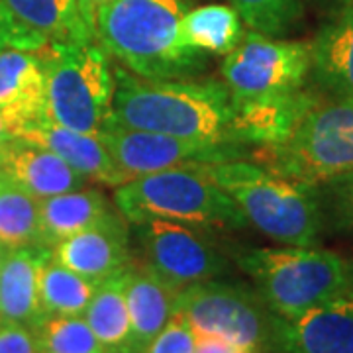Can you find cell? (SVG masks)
I'll return each instance as SVG.
<instances>
[{
    "label": "cell",
    "instance_id": "6da1fadb",
    "mask_svg": "<svg viewBox=\"0 0 353 353\" xmlns=\"http://www.w3.org/2000/svg\"><path fill=\"white\" fill-rule=\"evenodd\" d=\"M114 81L112 112L106 124L208 143H240L224 83L153 81L124 67L114 69Z\"/></svg>",
    "mask_w": 353,
    "mask_h": 353
},
{
    "label": "cell",
    "instance_id": "7a4b0ae2",
    "mask_svg": "<svg viewBox=\"0 0 353 353\" xmlns=\"http://www.w3.org/2000/svg\"><path fill=\"white\" fill-rule=\"evenodd\" d=\"M185 0H112L94 12L97 43L134 75L183 81L204 69V55L187 48L179 26Z\"/></svg>",
    "mask_w": 353,
    "mask_h": 353
},
{
    "label": "cell",
    "instance_id": "3957f363",
    "mask_svg": "<svg viewBox=\"0 0 353 353\" xmlns=\"http://www.w3.org/2000/svg\"><path fill=\"white\" fill-rule=\"evenodd\" d=\"M216 185L248 224L283 245H316L324 228L318 187L277 175L245 159L208 165Z\"/></svg>",
    "mask_w": 353,
    "mask_h": 353
},
{
    "label": "cell",
    "instance_id": "277c9868",
    "mask_svg": "<svg viewBox=\"0 0 353 353\" xmlns=\"http://www.w3.org/2000/svg\"><path fill=\"white\" fill-rule=\"evenodd\" d=\"M114 202L130 224L167 220L201 230L248 226L236 202L216 185L208 163L173 167L130 179L116 187Z\"/></svg>",
    "mask_w": 353,
    "mask_h": 353
},
{
    "label": "cell",
    "instance_id": "5b68a950",
    "mask_svg": "<svg viewBox=\"0 0 353 353\" xmlns=\"http://www.w3.org/2000/svg\"><path fill=\"white\" fill-rule=\"evenodd\" d=\"M265 304L283 320L353 290L350 265L338 253L314 245L250 248L234 255Z\"/></svg>",
    "mask_w": 353,
    "mask_h": 353
},
{
    "label": "cell",
    "instance_id": "8992f818",
    "mask_svg": "<svg viewBox=\"0 0 353 353\" xmlns=\"http://www.w3.org/2000/svg\"><path fill=\"white\" fill-rule=\"evenodd\" d=\"M175 310L196 338H222L250 353H281L285 320L265 304L255 287L210 279L181 290Z\"/></svg>",
    "mask_w": 353,
    "mask_h": 353
},
{
    "label": "cell",
    "instance_id": "52a82bcc",
    "mask_svg": "<svg viewBox=\"0 0 353 353\" xmlns=\"http://www.w3.org/2000/svg\"><path fill=\"white\" fill-rule=\"evenodd\" d=\"M48 116L59 126L99 134L112 112L114 69L92 43H48Z\"/></svg>",
    "mask_w": 353,
    "mask_h": 353
},
{
    "label": "cell",
    "instance_id": "ba28073f",
    "mask_svg": "<svg viewBox=\"0 0 353 353\" xmlns=\"http://www.w3.org/2000/svg\"><path fill=\"white\" fill-rule=\"evenodd\" d=\"M250 157L265 169L320 185L353 169V101H320L285 143L255 148Z\"/></svg>",
    "mask_w": 353,
    "mask_h": 353
},
{
    "label": "cell",
    "instance_id": "9c48e42d",
    "mask_svg": "<svg viewBox=\"0 0 353 353\" xmlns=\"http://www.w3.org/2000/svg\"><path fill=\"white\" fill-rule=\"evenodd\" d=\"M220 75L234 104L296 92L310 77V43L252 30L228 53Z\"/></svg>",
    "mask_w": 353,
    "mask_h": 353
},
{
    "label": "cell",
    "instance_id": "30bf717a",
    "mask_svg": "<svg viewBox=\"0 0 353 353\" xmlns=\"http://www.w3.org/2000/svg\"><path fill=\"white\" fill-rule=\"evenodd\" d=\"M134 234L141 263L176 292L222 277L228 271L224 253L202 234L201 228L143 220L134 224Z\"/></svg>",
    "mask_w": 353,
    "mask_h": 353
},
{
    "label": "cell",
    "instance_id": "8fae6325",
    "mask_svg": "<svg viewBox=\"0 0 353 353\" xmlns=\"http://www.w3.org/2000/svg\"><path fill=\"white\" fill-rule=\"evenodd\" d=\"M99 136L128 181L173 167L245 159L252 153L250 148L240 143L194 141L157 132L130 130L116 124H104Z\"/></svg>",
    "mask_w": 353,
    "mask_h": 353
},
{
    "label": "cell",
    "instance_id": "7c38bea8",
    "mask_svg": "<svg viewBox=\"0 0 353 353\" xmlns=\"http://www.w3.org/2000/svg\"><path fill=\"white\" fill-rule=\"evenodd\" d=\"M51 255L71 271L101 285L132 263L128 220L112 208L94 224L51 248Z\"/></svg>",
    "mask_w": 353,
    "mask_h": 353
},
{
    "label": "cell",
    "instance_id": "4fadbf2b",
    "mask_svg": "<svg viewBox=\"0 0 353 353\" xmlns=\"http://www.w3.org/2000/svg\"><path fill=\"white\" fill-rule=\"evenodd\" d=\"M0 112L12 130V136L50 118L43 50L8 48L0 53Z\"/></svg>",
    "mask_w": 353,
    "mask_h": 353
},
{
    "label": "cell",
    "instance_id": "5bb4252c",
    "mask_svg": "<svg viewBox=\"0 0 353 353\" xmlns=\"http://www.w3.org/2000/svg\"><path fill=\"white\" fill-rule=\"evenodd\" d=\"M318 102L320 94L308 87L271 99L232 102L236 136L248 148L281 145Z\"/></svg>",
    "mask_w": 353,
    "mask_h": 353
},
{
    "label": "cell",
    "instance_id": "9a60e30c",
    "mask_svg": "<svg viewBox=\"0 0 353 353\" xmlns=\"http://www.w3.org/2000/svg\"><path fill=\"white\" fill-rule=\"evenodd\" d=\"M0 175L38 199L79 190L87 183L57 153L20 138L0 145Z\"/></svg>",
    "mask_w": 353,
    "mask_h": 353
},
{
    "label": "cell",
    "instance_id": "2e32d148",
    "mask_svg": "<svg viewBox=\"0 0 353 353\" xmlns=\"http://www.w3.org/2000/svg\"><path fill=\"white\" fill-rule=\"evenodd\" d=\"M14 138L26 139L57 153L65 163L73 167L87 181H94L106 187H120L128 179L114 163L99 134H85L51 122L50 118L20 130Z\"/></svg>",
    "mask_w": 353,
    "mask_h": 353
},
{
    "label": "cell",
    "instance_id": "e0dca14e",
    "mask_svg": "<svg viewBox=\"0 0 353 353\" xmlns=\"http://www.w3.org/2000/svg\"><path fill=\"white\" fill-rule=\"evenodd\" d=\"M281 353H353V290L285 320Z\"/></svg>",
    "mask_w": 353,
    "mask_h": 353
},
{
    "label": "cell",
    "instance_id": "ac0fdd59",
    "mask_svg": "<svg viewBox=\"0 0 353 353\" xmlns=\"http://www.w3.org/2000/svg\"><path fill=\"white\" fill-rule=\"evenodd\" d=\"M310 79L336 101H353V2L340 6L310 41Z\"/></svg>",
    "mask_w": 353,
    "mask_h": 353
},
{
    "label": "cell",
    "instance_id": "d6986e66",
    "mask_svg": "<svg viewBox=\"0 0 353 353\" xmlns=\"http://www.w3.org/2000/svg\"><path fill=\"white\" fill-rule=\"evenodd\" d=\"M51 248L26 245L8 252L0 267V322L36 328L43 318L39 304V273Z\"/></svg>",
    "mask_w": 353,
    "mask_h": 353
},
{
    "label": "cell",
    "instance_id": "ffe728a7",
    "mask_svg": "<svg viewBox=\"0 0 353 353\" xmlns=\"http://www.w3.org/2000/svg\"><path fill=\"white\" fill-rule=\"evenodd\" d=\"M176 292L143 263L126 267V303L134 353H143L175 312Z\"/></svg>",
    "mask_w": 353,
    "mask_h": 353
},
{
    "label": "cell",
    "instance_id": "44dd1931",
    "mask_svg": "<svg viewBox=\"0 0 353 353\" xmlns=\"http://www.w3.org/2000/svg\"><path fill=\"white\" fill-rule=\"evenodd\" d=\"M10 12L51 43H92L94 24L79 0H2Z\"/></svg>",
    "mask_w": 353,
    "mask_h": 353
},
{
    "label": "cell",
    "instance_id": "7402d4cb",
    "mask_svg": "<svg viewBox=\"0 0 353 353\" xmlns=\"http://www.w3.org/2000/svg\"><path fill=\"white\" fill-rule=\"evenodd\" d=\"M114 206L99 189H79L55 196L39 199L43 243L53 248L55 243L94 226L102 216Z\"/></svg>",
    "mask_w": 353,
    "mask_h": 353
},
{
    "label": "cell",
    "instance_id": "603a6c76",
    "mask_svg": "<svg viewBox=\"0 0 353 353\" xmlns=\"http://www.w3.org/2000/svg\"><path fill=\"white\" fill-rule=\"evenodd\" d=\"M87 322L108 353H134L126 303V269L102 281L87 308Z\"/></svg>",
    "mask_w": 353,
    "mask_h": 353
},
{
    "label": "cell",
    "instance_id": "cb8c5ba5",
    "mask_svg": "<svg viewBox=\"0 0 353 353\" xmlns=\"http://www.w3.org/2000/svg\"><path fill=\"white\" fill-rule=\"evenodd\" d=\"M181 41L194 51L228 55L243 38L240 14L224 4H208L185 12L179 26Z\"/></svg>",
    "mask_w": 353,
    "mask_h": 353
},
{
    "label": "cell",
    "instance_id": "d4e9b609",
    "mask_svg": "<svg viewBox=\"0 0 353 353\" xmlns=\"http://www.w3.org/2000/svg\"><path fill=\"white\" fill-rule=\"evenodd\" d=\"M97 287L99 283L71 271L51 255L39 273V304L43 316H83Z\"/></svg>",
    "mask_w": 353,
    "mask_h": 353
},
{
    "label": "cell",
    "instance_id": "484cf974",
    "mask_svg": "<svg viewBox=\"0 0 353 353\" xmlns=\"http://www.w3.org/2000/svg\"><path fill=\"white\" fill-rule=\"evenodd\" d=\"M0 243L8 250L46 245L39 199L4 179L0 181Z\"/></svg>",
    "mask_w": 353,
    "mask_h": 353
},
{
    "label": "cell",
    "instance_id": "4316f807",
    "mask_svg": "<svg viewBox=\"0 0 353 353\" xmlns=\"http://www.w3.org/2000/svg\"><path fill=\"white\" fill-rule=\"evenodd\" d=\"M34 334L41 353H108L83 316H43Z\"/></svg>",
    "mask_w": 353,
    "mask_h": 353
},
{
    "label": "cell",
    "instance_id": "83f0119b",
    "mask_svg": "<svg viewBox=\"0 0 353 353\" xmlns=\"http://www.w3.org/2000/svg\"><path fill=\"white\" fill-rule=\"evenodd\" d=\"M250 30L263 36H283L303 16V0H232Z\"/></svg>",
    "mask_w": 353,
    "mask_h": 353
},
{
    "label": "cell",
    "instance_id": "f1b7e54d",
    "mask_svg": "<svg viewBox=\"0 0 353 353\" xmlns=\"http://www.w3.org/2000/svg\"><path fill=\"white\" fill-rule=\"evenodd\" d=\"M316 187L324 226L353 236V169Z\"/></svg>",
    "mask_w": 353,
    "mask_h": 353
},
{
    "label": "cell",
    "instance_id": "f546056e",
    "mask_svg": "<svg viewBox=\"0 0 353 353\" xmlns=\"http://www.w3.org/2000/svg\"><path fill=\"white\" fill-rule=\"evenodd\" d=\"M50 43V39L43 38L36 30L22 24L10 8L0 0V53L8 48L14 50L38 51L43 50Z\"/></svg>",
    "mask_w": 353,
    "mask_h": 353
},
{
    "label": "cell",
    "instance_id": "4dcf8cb0",
    "mask_svg": "<svg viewBox=\"0 0 353 353\" xmlns=\"http://www.w3.org/2000/svg\"><path fill=\"white\" fill-rule=\"evenodd\" d=\"M196 336L190 330L189 322L179 310L173 312L165 328L153 338L143 353H194Z\"/></svg>",
    "mask_w": 353,
    "mask_h": 353
},
{
    "label": "cell",
    "instance_id": "1f68e13d",
    "mask_svg": "<svg viewBox=\"0 0 353 353\" xmlns=\"http://www.w3.org/2000/svg\"><path fill=\"white\" fill-rule=\"evenodd\" d=\"M0 353H41L38 338L34 330L14 324L0 322Z\"/></svg>",
    "mask_w": 353,
    "mask_h": 353
},
{
    "label": "cell",
    "instance_id": "d6a6232c",
    "mask_svg": "<svg viewBox=\"0 0 353 353\" xmlns=\"http://www.w3.org/2000/svg\"><path fill=\"white\" fill-rule=\"evenodd\" d=\"M194 353H250L232 341L214 338V336H199L194 343Z\"/></svg>",
    "mask_w": 353,
    "mask_h": 353
},
{
    "label": "cell",
    "instance_id": "836d02e7",
    "mask_svg": "<svg viewBox=\"0 0 353 353\" xmlns=\"http://www.w3.org/2000/svg\"><path fill=\"white\" fill-rule=\"evenodd\" d=\"M106 2H112V0H79L83 12H85V16H87L92 24H94V12H97V8H101L102 4H106Z\"/></svg>",
    "mask_w": 353,
    "mask_h": 353
},
{
    "label": "cell",
    "instance_id": "e575fe53",
    "mask_svg": "<svg viewBox=\"0 0 353 353\" xmlns=\"http://www.w3.org/2000/svg\"><path fill=\"white\" fill-rule=\"evenodd\" d=\"M12 130H10V126H8V122H6V118L2 116V112H0V145L2 143H6L8 139H12Z\"/></svg>",
    "mask_w": 353,
    "mask_h": 353
},
{
    "label": "cell",
    "instance_id": "d590c367",
    "mask_svg": "<svg viewBox=\"0 0 353 353\" xmlns=\"http://www.w3.org/2000/svg\"><path fill=\"white\" fill-rule=\"evenodd\" d=\"M8 252H10V250H8L4 243H0V267H2V263H4V259L8 257Z\"/></svg>",
    "mask_w": 353,
    "mask_h": 353
},
{
    "label": "cell",
    "instance_id": "8d00e7d4",
    "mask_svg": "<svg viewBox=\"0 0 353 353\" xmlns=\"http://www.w3.org/2000/svg\"><path fill=\"white\" fill-rule=\"evenodd\" d=\"M330 4H338V6H345V4H350L353 0H326Z\"/></svg>",
    "mask_w": 353,
    "mask_h": 353
},
{
    "label": "cell",
    "instance_id": "74e56055",
    "mask_svg": "<svg viewBox=\"0 0 353 353\" xmlns=\"http://www.w3.org/2000/svg\"><path fill=\"white\" fill-rule=\"evenodd\" d=\"M347 265H350V279H352V287H353V259L352 261H347Z\"/></svg>",
    "mask_w": 353,
    "mask_h": 353
},
{
    "label": "cell",
    "instance_id": "f35d334b",
    "mask_svg": "<svg viewBox=\"0 0 353 353\" xmlns=\"http://www.w3.org/2000/svg\"><path fill=\"white\" fill-rule=\"evenodd\" d=\"M0 181H2V175H0Z\"/></svg>",
    "mask_w": 353,
    "mask_h": 353
}]
</instances>
